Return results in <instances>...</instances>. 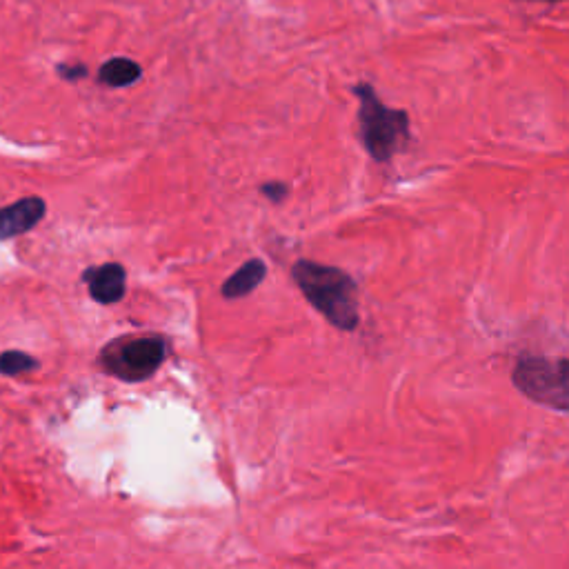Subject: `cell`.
Listing matches in <instances>:
<instances>
[{"instance_id": "1", "label": "cell", "mask_w": 569, "mask_h": 569, "mask_svg": "<svg viewBox=\"0 0 569 569\" xmlns=\"http://www.w3.org/2000/svg\"><path fill=\"white\" fill-rule=\"evenodd\" d=\"M292 278L307 303L332 327L341 332H354L361 323L358 287L343 269L316 261H298L292 267Z\"/></svg>"}, {"instance_id": "2", "label": "cell", "mask_w": 569, "mask_h": 569, "mask_svg": "<svg viewBox=\"0 0 569 569\" xmlns=\"http://www.w3.org/2000/svg\"><path fill=\"white\" fill-rule=\"evenodd\" d=\"M358 96V123L367 154L378 163H387L409 141V116L403 109L387 107L369 83L354 87Z\"/></svg>"}, {"instance_id": "3", "label": "cell", "mask_w": 569, "mask_h": 569, "mask_svg": "<svg viewBox=\"0 0 569 569\" xmlns=\"http://www.w3.org/2000/svg\"><path fill=\"white\" fill-rule=\"evenodd\" d=\"M167 356V343L158 334L121 336L101 349L103 369L125 383H141L152 378Z\"/></svg>"}, {"instance_id": "4", "label": "cell", "mask_w": 569, "mask_h": 569, "mask_svg": "<svg viewBox=\"0 0 569 569\" xmlns=\"http://www.w3.org/2000/svg\"><path fill=\"white\" fill-rule=\"evenodd\" d=\"M512 381L532 403L569 414V361L525 356L514 367Z\"/></svg>"}, {"instance_id": "5", "label": "cell", "mask_w": 569, "mask_h": 569, "mask_svg": "<svg viewBox=\"0 0 569 569\" xmlns=\"http://www.w3.org/2000/svg\"><path fill=\"white\" fill-rule=\"evenodd\" d=\"M45 212L47 205L38 196H27L23 201L3 207L0 209V241L32 232L45 218Z\"/></svg>"}, {"instance_id": "6", "label": "cell", "mask_w": 569, "mask_h": 569, "mask_svg": "<svg viewBox=\"0 0 569 569\" xmlns=\"http://www.w3.org/2000/svg\"><path fill=\"white\" fill-rule=\"evenodd\" d=\"M83 281L87 283L89 296H92L96 303L114 305L125 296L127 272L123 265L105 263L98 267H89L83 274Z\"/></svg>"}, {"instance_id": "7", "label": "cell", "mask_w": 569, "mask_h": 569, "mask_svg": "<svg viewBox=\"0 0 569 569\" xmlns=\"http://www.w3.org/2000/svg\"><path fill=\"white\" fill-rule=\"evenodd\" d=\"M265 276H267V265L261 261V258H252V261H247L243 267H238L236 272L223 283V296L227 301H236V298L249 296L265 281Z\"/></svg>"}, {"instance_id": "8", "label": "cell", "mask_w": 569, "mask_h": 569, "mask_svg": "<svg viewBox=\"0 0 569 569\" xmlns=\"http://www.w3.org/2000/svg\"><path fill=\"white\" fill-rule=\"evenodd\" d=\"M141 76H143V67L136 61H132V58H125V56L109 58V61L103 63L101 69H98V83L112 87V89L134 85L141 81Z\"/></svg>"}, {"instance_id": "9", "label": "cell", "mask_w": 569, "mask_h": 569, "mask_svg": "<svg viewBox=\"0 0 569 569\" xmlns=\"http://www.w3.org/2000/svg\"><path fill=\"white\" fill-rule=\"evenodd\" d=\"M38 369V361L18 349H9V352L0 354V374L5 376H21L25 372Z\"/></svg>"}, {"instance_id": "10", "label": "cell", "mask_w": 569, "mask_h": 569, "mask_svg": "<svg viewBox=\"0 0 569 569\" xmlns=\"http://www.w3.org/2000/svg\"><path fill=\"white\" fill-rule=\"evenodd\" d=\"M261 192L272 203H283L285 198L289 196V185L281 183V181H269V183L261 185Z\"/></svg>"}, {"instance_id": "11", "label": "cell", "mask_w": 569, "mask_h": 569, "mask_svg": "<svg viewBox=\"0 0 569 569\" xmlns=\"http://www.w3.org/2000/svg\"><path fill=\"white\" fill-rule=\"evenodd\" d=\"M58 74H61V78H65V81H81V78L87 76V67L81 63L58 65Z\"/></svg>"}, {"instance_id": "12", "label": "cell", "mask_w": 569, "mask_h": 569, "mask_svg": "<svg viewBox=\"0 0 569 569\" xmlns=\"http://www.w3.org/2000/svg\"><path fill=\"white\" fill-rule=\"evenodd\" d=\"M541 3H543V0H541ZM545 3H558V0H545Z\"/></svg>"}]
</instances>
